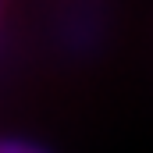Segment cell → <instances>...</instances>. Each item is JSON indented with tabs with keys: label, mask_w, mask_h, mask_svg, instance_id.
<instances>
[]
</instances>
